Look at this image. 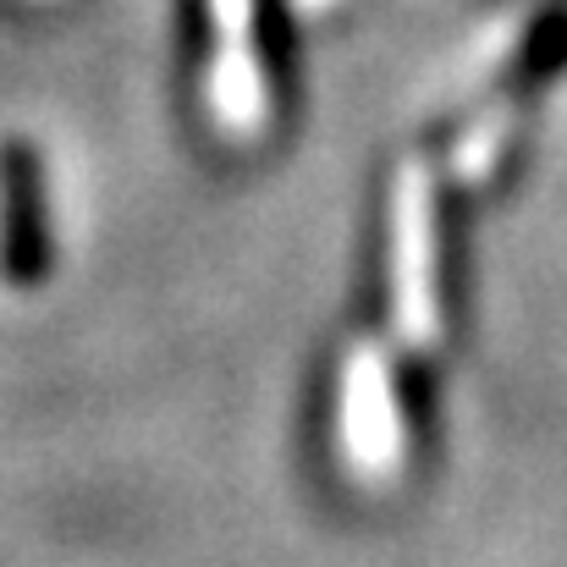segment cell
Segmentation results:
<instances>
[{
	"mask_svg": "<svg viewBox=\"0 0 567 567\" xmlns=\"http://www.w3.org/2000/svg\"><path fill=\"white\" fill-rule=\"evenodd\" d=\"M220 6V28H226V78H220V105L231 116H254L259 111V78L248 61V0H215Z\"/></svg>",
	"mask_w": 567,
	"mask_h": 567,
	"instance_id": "obj_3",
	"label": "cell"
},
{
	"mask_svg": "<svg viewBox=\"0 0 567 567\" xmlns=\"http://www.w3.org/2000/svg\"><path fill=\"white\" fill-rule=\"evenodd\" d=\"M348 446L364 468H391L396 446H402V424H396V396L391 380L370 348L353 353L348 370Z\"/></svg>",
	"mask_w": 567,
	"mask_h": 567,
	"instance_id": "obj_2",
	"label": "cell"
},
{
	"mask_svg": "<svg viewBox=\"0 0 567 567\" xmlns=\"http://www.w3.org/2000/svg\"><path fill=\"white\" fill-rule=\"evenodd\" d=\"M435 204L424 166L396 183V337L402 348H430L435 337Z\"/></svg>",
	"mask_w": 567,
	"mask_h": 567,
	"instance_id": "obj_1",
	"label": "cell"
}]
</instances>
